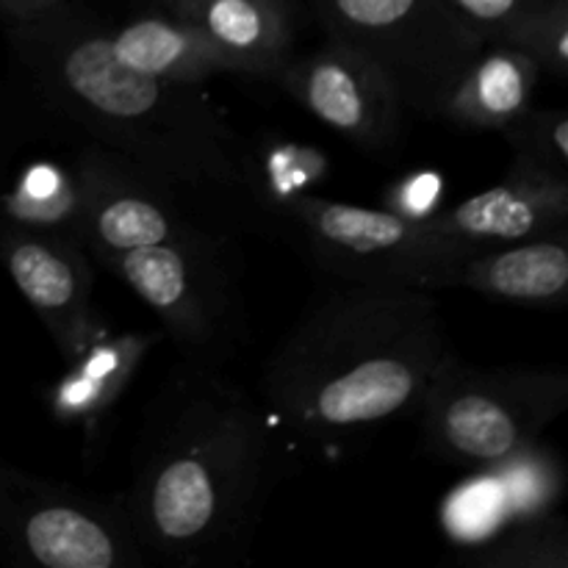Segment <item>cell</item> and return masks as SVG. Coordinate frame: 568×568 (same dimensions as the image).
I'll return each instance as SVG.
<instances>
[{"label": "cell", "instance_id": "cb8c5ba5", "mask_svg": "<svg viewBox=\"0 0 568 568\" xmlns=\"http://www.w3.org/2000/svg\"><path fill=\"white\" fill-rule=\"evenodd\" d=\"M11 144H14V131L9 125H0V172H3L6 155L11 153Z\"/></svg>", "mask_w": 568, "mask_h": 568}, {"label": "cell", "instance_id": "2e32d148", "mask_svg": "<svg viewBox=\"0 0 568 568\" xmlns=\"http://www.w3.org/2000/svg\"><path fill=\"white\" fill-rule=\"evenodd\" d=\"M544 70L508 44H486L449 89L438 120L471 131H503L532 105Z\"/></svg>", "mask_w": 568, "mask_h": 568}, {"label": "cell", "instance_id": "277c9868", "mask_svg": "<svg viewBox=\"0 0 568 568\" xmlns=\"http://www.w3.org/2000/svg\"><path fill=\"white\" fill-rule=\"evenodd\" d=\"M566 408L564 369H480L447 349L427 381L416 414L422 447L433 460L488 469L538 444Z\"/></svg>", "mask_w": 568, "mask_h": 568}, {"label": "cell", "instance_id": "30bf717a", "mask_svg": "<svg viewBox=\"0 0 568 568\" xmlns=\"http://www.w3.org/2000/svg\"><path fill=\"white\" fill-rule=\"evenodd\" d=\"M277 87L311 116L366 153H388L403 136L405 103L386 72L366 55L331 42L294 53Z\"/></svg>", "mask_w": 568, "mask_h": 568}, {"label": "cell", "instance_id": "d4e9b609", "mask_svg": "<svg viewBox=\"0 0 568 568\" xmlns=\"http://www.w3.org/2000/svg\"><path fill=\"white\" fill-rule=\"evenodd\" d=\"M161 6H164V9H172V6H178V3H183V0H159Z\"/></svg>", "mask_w": 568, "mask_h": 568}, {"label": "cell", "instance_id": "9c48e42d", "mask_svg": "<svg viewBox=\"0 0 568 568\" xmlns=\"http://www.w3.org/2000/svg\"><path fill=\"white\" fill-rule=\"evenodd\" d=\"M70 175L78 192L75 236L100 264L153 244H236L109 150L78 144Z\"/></svg>", "mask_w": 568, "mask_h": 568}, {"label": "cell", "instance_id": "7c38bea8", "mask_svg": "<svg viewBox=\"0 0 568 568\" xmlns=\"http://www.w3.org/2000/svg\"><path fill=\"white\" fill-rule=\"evenodd\" d=\"M438 233L471 247H497L568 231V181L510 166L503 183L427 216Z\"/></svg>", "mask_w": 568, "mask_h": 568}, {"label": "cell", "instance_id": "52a82bcc", "mask_svg": "<svg viewBox=\"0 0 568 568\" xmlns=\"http://www.w3.org/2000/svg\"><path fill=\"white\" fill-rule=\"evenodd\" d=\"M0 544L39 568H139L148 552L122 499L83 494L0 458Z\"/></svg>", "mask_w": 568, "mask_h": 568}, {"label": "cell", "instance_id": "e0dca14e", "mask_svg": "<svg viewBox=\"0 0 568 568\" xmlns=\"http://www.w3.org/2000/svg\"><path fill=\"white\" fill-rule=\"evenodd\" d=\"M109 42L122 64L164 81L205 83L214 72H227L209 37L166 9L164 14H142L109 26Z\"/></svg>", "mask_w": 568, "mask_h": 568}, {"label": "cell", "instance_id": "7a4b0ae2", "mask_svg": "<svg viewBox=\"0 0 568 568\" xmlns=\"http://www.w3.org/2000/svg\"><path fill=\"white\" fill-rule=\"evenodd\" d=\"M281 464V444L253 399L197 361L144 410L122 503L148 555L189 568L236 564Z\"/></svg>", "mask_w": 568, "mask_h": 568}, {"label": "cell", "instance_id": "ba28073f", "mask_svg": "<svg viewBox=\"0 0 568 568\" xmlns=\"http://www.w3.org/2000/svg\"><path fill=\"white\" fill-rule=\"evenodd\" d=\"M194 361L231 349L242 331L236 244H153L103 261Z\"/></svg>", "mask_w": 568, "mask_h": 568}, {"label": "cell", "instance_id": "5bb4252c", "mask_svg": "<svg viewBox=\"0 0 568 568\" xmlns=\"http://www.w3.org/2000/svg\"><path fill=\"white\" fill-rule=\"evenodd\" d=\"M453 286L499 303L564 308L568 300V231L477 250L455 270Z\"/></svg>", "mask_w": 568, "mask_h": 568}, {"label": "cell", "instance_id": "4fadbf2b", "mask_svg": "<svg viewBox=\"0 0 568 568\" xmlns=\"http://www.w3.org/2000/svg\"><path fill=\"white\" fill-rule=\"evenodd\" d=\"M303 0H183L172 14L209 37L227 72L272 81L294 55Z\"/></svg>", "mask_w": 568, "mask_h": 568}, {"label": "cell", "instance_id": "ffe728a7", "mask_svg": "<svg viewBox=\"0 0 568 568\" xmlns=\"http://www.w3.org/2000/svg\"><path fill=\"white\" fill-rule=\"evenodd\" d=\"M514 170L568 181V114L566 109H530L503 128Z\"/></svg>", "mask_w": 568, "mask_h": 568}, {"label": "cell", "instance_id": "44dd1931", "mask_svg": "<svg viewBox=\"0 0 568 568\" xmlns=\"http://www.w3.org/2000/svg\"><path fill=\"white\" fill-rule=\"evenodd\" d=\"M503 44L525 50L555 81L568 78V0H552L547 9L510 33Z\"/></svg>", "mask_w": 568, "mask_h": 568}, {"label": "cell", "instance_id": "8992f818", "mask_svg": "<svg viewBox=\"0 0 568 568\" xmlns=\"http://www.w3.org/2000/svg\"><path fill=\"white\" fill-rule=\"evenodd\" d=\"M325 39L375 61L405 109L438 120L449 89L486 44L444 0H308Z\"/></svg>", "mask_w": 568, "mask_h": 568}, {"label": "cell", "instance_id": "d6986e66", "mask_svg": "<svg viewBox=\"0 0 568 568\" xmlns=\"http://www.w3.org/2000/svg\"><path fill=\"white\" fill-rule=\"evenodd\" d=\"M0 222L42 231H78V192L70 170L33 164L0 194Z\"/></svg>", "mask_w": 568, "mask_h": 568}, {"label": "cell", "instance_id": "ac0fdd59", "mask_svg": "<svg viewBox=\"0 0 568 568\" xmlns=\"http://www.w3.org/2000/svg\"><path fill=\"white\" fill-rule=\"evenodd\" d=\"M464 560L475 568H568V521L552 510L510 521L471 544Z\"/></svg>", "mask_w": 568, "mask_h": 568}, {"label": "cell", "instance_id": "9a60e30c", "mask_svg": "<svg viewBox=\"0 0 568 568\" xmlns=\"http://www.w3.org/2000/svg\"><path fill=\"white\" fill-rule=\"evenodd\" d=\"M159 333H111L100 331L83 349L64 361L67 372L48 388V408L64 425L103 422L116 399L131 386L133 375L148 358Z\"/></svg>", "mask_w": 568, "mask_h": 568}, {"label": "cell", "instance_id": "5b68a950", "mask_svg": "<svg viewBox=\"0 0 568 568\" xmlns=\"http://www.w3.org/2000/svg\"><path fill=\"white\" fill-rule=\"evenodd\" d=\"M281 231H292L316 266L347 283L453 288L455 270L483 247L449 239L427 222L392 209L333 203L297 194L277 203Z\"/></svg>", "mask_w": 568, "mask_h": 568}, {"label": "cell", "instance_id": "603a6c76", "mask_svg": "<svg viewBox=\"0 0 568 568\" xmlns=\"http://www.w3.org/2000/svg\"><path fill=\"white\" fill-rule=\"evenodd\" d=\"M64 3L67 0H0V20L6 26H20V22L39 20Z\"/></svg>", "mask_w": 568, "mask_h": 568}, {"label": "cell", "instance_id": "8fae6325", "mask_svg": "<svg viewBox=\"0 0 568 568\" xmlns=\"http://www.w3.org/2000/svg\"><path fill=\"white\" fill-rule=\"evenodd\" d=\"M0 261L64 361L105 331L92 311V255L78 236L0 222Z\"/></svg>", "mask_w": 568, "mask_h": 568}, {"label": "cell", "instance_id": "7402d4cb", "mask_svg": "<svg viewBox=\"0 0 568 568\" xmlns=\"http://www.w3.org/2000/svg\"><path fill=\"white\" fill-rule=\"evenodd\" d=\"M455 20L483 44H503L552 0H444Z\"/></svg>", "mask_w": 568, "mask_h": 568}, {"label": "cell", "instance_id": "3957f363", "mask_svg": "<svg viewBox=\"0 0 568 568\" xmlns=\"http://www.w3.org/2000/svg\"><path fill=\"white\" fill-rule=\"evenodd\" d=\"M447 349L430 288L347 283L266 358L261 399L294 447L325 458L416 414Z\"/></svg>", "mask_w": 568, "mask_h": 568}, {"label": "cell", "instance_id": "6da1fadb", "mask_svg": "<svg viewBox=\"0 0 568 568\" xmlns=\"http://www.w3.org/2000/svg\"><path fill=\"white\" fill-rule=\"evenodd\" d=\"M28 98L53 125L94 144L175 194L225 236L277 233V200L253 148L203 83H178L122 64L109 22L70 3L6 26Z\"/></svg>", "mask_w": 568, "mask_h": 568}]
</instances>
